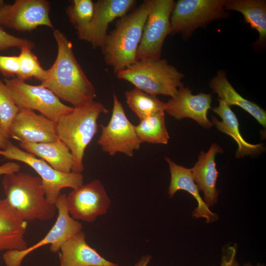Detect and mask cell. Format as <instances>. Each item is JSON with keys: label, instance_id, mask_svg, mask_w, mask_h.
Here are the masks:
<instances>
[{"label": "cell", "instance_id": "obj_34", "mask_svg": "<svg viewBox=\"0 0 266 266\" xmlns=\"http://www.w3.org/2000/svg\"><path fill=\"white\" fill-rule=\"evenodd\" d=\"M151 258V257L150 255L144 256L133 266H147L150 261Z\"/></svg>", "mask_w": 266, "mask_h": 266}, {"label": "cell", "instance_id": "obj_32", "mask_svg": "<svg viewBox=\"0 0 266 266\" xmlns=\"http://www.w3.org/2000/svg\"><path fill=\"white\" fill-rule=\"evenodd\" d=\"M236 244L226 245L223 248L220 266H239L236 260Z\"/></svg>", "mask_w": 266, "mask_h": 266}, {"label": "cell", "instance_id": "obj_12", "mask_svg": "<svg viewBox=\"0 0 266 266\" xmlns=\"http://www.w3.org/2000/svg\"><path fill=\"white\" fill-rule=\"evenodd\" d=\"M50 2L46 0H16L0 7V26L19 32H30L39 26L53 29Z\"/></svg>", "mask_w": 266, "mask_h": 266}, {"label": "cell", "instance_id": "obj_20", "mask_svg": "<svg viewBox=\"0 0 266 266\" xmlns=\"http://www.w3.org/2000/svg\"><path fill=\"white\" fill-rule=\"evenodd\" d=\"M27 227L28 222L15 214L6 199L0 200V252L27 248L24 238Z\"/></svg>", "mask_w": 266, "mask_h": 266}, {"label": "cell", "instance_id": "obj_35", "mask_svg": "<svg viewBox=\"0 0 266 266\" xmlns=\"http://www.w3.org/2000/svg\"><path fill=\"white\" fill-rule=\"evenodd\" d=\"M9 141V140H4L0 138V149H4Z\"/></svg>", "mask_w": 266, "mask_h": 266}, {"label": "cell", "instance_id": "obj_8", "mask_svg": "<svg viewBox=\"0 0 266 266\" xmlns=\"http://www.w3.org/2000/svg\"><path fill=\"white\" fill-rule=\"evenodd\" d=\"M148 16L145 23L136 60L161 59L162 47L170 34V15L175 2L173 0H146Z\"/></svg>", "mask_w": 266, "mask_h": 266}, {"label": "cell", "instance_id": "obj_24", "mask_svg": "<svg viewBox=\"0 0 266 266\" xmlns=\"http://www.w3.org/2000/svg\"><path fill=\"white\" fill-rule=\"evenodd\" d=\"M225 10L241 13L245 21L259 33L252 43L256 48L264 47L266 42V1L264 0H225Z\"/></svg>", "mask_w": 266, "mask_h": 266}, {"label": "cell", "instance_id": "obj_25", "mask_svg": "<svg viewBox=\"0 0 266 266\" xmlns=\"http://www.w3.org/2000/svg\"><path fill=\"white\" fill-rule=\"evenodd\" d=\"M126 102L140 120L161 112H165L166 103L156 96L149 94L136 88L125 93Z\"/></svg>", "mask_w": 266, "mask_h": 266}, {"label": "cell", "instance_id": "obj_6", "mask_svg": "<svg viewBox=\"0 0 266 266\" xmlns=\"http://www.w3.org/2000/svg\"><path fill=\"white\" fill-rule=\"evenodd\" d=\"M225 0H179L175 2L170 18V34L180 33L188 38L198 28L225 18Z\"/></svg>", "mask_w": 266, "mask_h": 266}, {"label": "cell", "instance_id": "obj_37", "mask_svg": "<svg viewBox=\"0 0 266 266\" xmlns=\"http://www.w3.org/2000/svg\"><path fill=\"white\" fill-rule=\"evenodd\" d=\"M4 3V2L2 0H0V7Z\"/></svg>", "mask_w": 266, "mask_h": 266}, {"label": "cell", "instance_id": "obj_21", "mask_svg": "<svg viewBox=\"0 0 266 266\" xmlns=\"http://www.w3.org/2000/svg\"><path fill=\"white\" fill-rule=\"evenodd\" d=\"M24 151L38 157L55 169L68 173L74 166L73 156L66 145L59 139L44 143L19 142Z\"/></svg>", "mask_w": 266, "mask_h": 266}, {"label": "cell", "instance_id": "obj_7", "mask_svg": "<svg viewBox=\"0 0 266 266\" xmlns=\"http://www.w3.org/2000/svg\"><path fill=\"white\" fill-rule=\"evenodd\" d=\"M0 155L23 163L34 169L42 180L47 200L52 204H55L62 189H74L83 184L84 176L81 173L59 171L43 160L14 145L10 141L4 149H0Z\"/></svg>", "mask_w": 266, "mask_h": 266}, {"label": "cell", "instance_id": "obj_16", "mask_svg": "<svg viewBox=\"0 0 266 266\" xmlns=\"http://www.w3.org/2000/svg\"><path fill=\"white\" fill-rule=\"evenodd\" d=\"M211 101L210 94L193 95L189 88L183 86L166 102L165 112L178 120L191 118L203 128L209 129L213 124L208 119L207 113L211 108Z\"/></svg>", "mask_w": 266, "mask_h": 266}, {"label": "cell", "instance_id": "obj_3", "mask_svg": "<svg viewBox=\"0 0 266 266\" xmlns=\"http://www.w3.org/2000/svg\"><path fill=\"white\" fill-rule=\"evenodd\" d=\"M148 16L146 1L120 17L107 33L101 50L105 62L116 73L137 61L136 55Z\"/></svg>", "mask_w": 266, "mask_h": 266}, {"label": "cell", "instance_id": "obj_11", "mask_svg": "<svg viewBox=\"0 0 266 266\" xmlns=\"http://www.w3.org/2000/svg\"><path fill=\"white\" fill-rule=\"evenodd\" d=\"M66 195L61 194L55 205L58 217L47 234L35 244L22 251H5L2 255L7 266H21L24 258L29 254L40 247L50 244L52 253L59 252L62 245L72 236L82 231V225L69 215L66 205Z\"/></svg>", "mask_w": 266, "mask_h": 266}, {"label": "cell", "instance_id": "obj_13", "mask_svg": "<svg viewBox=\"0 0 266 266\" xmlns=\"http://www.w3.org/2000/svg\"><path fill=\"white\" fill-rule=\"evenodd\" d=\"M66 201L71 217L89 222L105 214L111 204L105 188L99 179L73 189L66 195Z\"/></svg>", "mask_w": 266, "mask_h": 266}, {"label": "cell", "instance_id": "obj_2", "mask_svg": "<svg viewBox=\"0 0 266 266\" xmlns=\"http://www.w3.org/2000/svg\"><path fill=\"white\" fill-rule=\"evenodd\" d=\"M5 199L15 214L27 222L54 217L55 205L48 201L39 176L18 171L3 175Z\"/></svg>", "mask_w": 266, "mask_h": 266}, {"label": "cell", "instance_id": "obj_9", "mask_svg": "<svg viewBox=\"0 0 266 266\" xmlns=\"http://www.w3.org/2000/svg\"><path fill=\"white\" fill-rule=\"evenodd\" d=\"M4 82L19 108L37 110L56 123L73 109L62 102L52 91L41 85H31L17 77L4 78Z\"/></svg>", "mask_w": 266, "mask_h": 266}, {"label": "cell", "instance_id": "obj_19", "mask_svg": "<svg viewBox=\"0 0 266 266\" xmlns=\"http://www.w3.org/2000/svg\"><path fill=\"white\" fill-rule=\"evenodd\" d=\"M169 166L171 174L168 194L171 198L179 190H185L191 194L198 202V206L193 212L195 218H203L207 223L217 221L218 216L212 212L206 205L199 194V189L195 183L191 168L178 165L169 158L165 157Z\"/></svg>", "mask_w": 266, "mask_h": 266}, {"label": "cell", "instance_id": "obj_18", "mask_svg": "<svg viewBox=\"0 0 266 266\" xmlns=\"http://www.w3.org/2000/svg\"><path fill=\"white\" fill-rule=\"evenodd\" d=\"M85 237L81 231L62 245L59 251L60 266H119L89 245Z\"/></svg>", "mask_w": 266, "mask_h": 266}, {"label": "cell", "instance_id": "obj_30", "mask_svg": "<svg viewBox=\"0 0 266 266\" xmlns=\"http://www.w3.org/2000/svg\"><path fill=\"white\" fill-rule=\"evenodd\" d=\"M25 46L33 48L34 45L33 42L27 39L17 37L9 33L0 26V51L13 47L21 49Z\"/></svg>", "mask_w": 266, "mask_h": 266}, {"label": "cell", "instance_id": "obj_5", "mask_svg": "<svg viewBox=\"0 0 266 266\" xmlns=\"http://www.w3.org/2000/svg\"><path fill=\"white\" fill-rule=\"evenodd\" d=\"M184 76L164 59L138 60L117 73L118 79L127 81L149 94L171 98L184 86L182 82Z\"/></svg>", "mask_w": 266, "mask_h": 266}, {"label": "cell", "instance_id": "obj_36", "mask_svg": "<svg viewBox=\"0 0 266 266\" xmlns=\"http://www.w3.org/2000/svg\"><path fill=\"white\" fill-rule=\"evenodd\" d=\"M243 266H265L264 264H258L256 266L251 264L249 262L244 263Z\"/></svg>", "mask_w": 266, "mask_h": 266}, {"label": "cell", "instance_id": "obj_4", "mask_svg": "<svg viewBox=\"0 0 266 266\" xmlns=\"http://www.w3.org/2000/svg\"><path fill=\"white\" fill-rule=\"evenodd\" d=\"M109 110L95 100L63 115L56 123L58 138L71 152L74 159L72 172L81 173L84 169L85 151L98 131V119Z\"/></svg>", "mask_w": 266, "mask_h": 266}, {"label": "cell", "instance_id": "obj_17", "mask_svg": "<svg viewBox=\"0 0 266 266\" xmlns=\"http://www.w3.org/2000/svg\"><path fill=\"white\" fill-rule=\"evenodd\" d=\"M223 152L216 143H213L207 152L200 151L197 162L191 168L194 180L199 189L203 192V201L208 207L218 200L219 191L216 188V181L219 173L215 159L217 153Z\"/></svg>", "mask_w": 266, "mask_h": 266}, {"label": "cell", "instance_id": "obj_26", "mask_svg": "<svg viewBox=\"0 0 266 266\" xmlns=\"http://www.w3.org/2000/svg\"><path fill=\"white\" fill-rule=\"evenodd\" d=\"M165 113L161 112L140 120V123L135 126L141 143L167 144L169 135L166 125Z\"/></svg>", "mask_w": 266, "mask_h": 266}, {"label": "cell", "instance_id": "obj_15", "mask_svg": "<svg viewBox=\"0 0 266 266\" xmlns=\"http://www.w3.org/2000/svg\"><path fill=\"white\" fill-rule=\"evenodd\" d=\"M9 138L20 142L44 143L58 139L56 123L33 110L19 108L9 130Z\"/></svg>", "mask_w": 266, "mask_h": 266}, {"label": "cell", "instance_id": "obj_28", "mask_svg": "<svg viewBox=\"0 0 266 266\" xmlns=\"http://www.w3.org/2000/svg\"><path fill=\"white\" fill-rule=\"evenodd\" d=\"M33 48L25 46L20 49L19 69L16 77L22 80L34 77L42 82L46 78L47 70L41 66L39 60L32 52Z\"/></svg>", "mask_w": 266, "mask_h": 266}, {"label": "cell", "instance_id": "obj_29", "mask_svg": "<svg viewBox=\"0 0 266 266\" xmlns=\"http://www.w3.org/2000/svg\"><path fill=\"white\" fill-rule=\"evenodd\" d=\"M95 2L92 0H73L66 13L70 22L78 31L92 21L95 13Z\"/></svg>", "mask_w": 266, "mask_h": 266}, {"label": "cell", "instance_id": "obj_33", "mask_svg": "<svg viewBox=\"0 0 266 266\" xmlns=\"http://www.w3.org/2000/svg\"><path fill=\"white\" fill-rule=\"evenodd\" d=\"M20 166L16 162H8L0 166V175L19 171Z\"/></svg>", "mask_w": 266, "mask_h": 266}, {"label": "cell", "instance_id": "obj_23", "mask_svg": "<svg viewBox=\"0 0 266 266\" xmlns=\"http://www.w3.org/2000/svg\"><path fill=\"white\" fill-rule=\"evenodd\" d=\"M209 86L219 99L229 106L237 105L254 117L264 128L266 126V112L256 103L240 96L228 81L224 70H219L210 81Z\"/></svg>", "mask_w": 266, "mask_h": 266}, {"label": "cell", "instance_id": "obj_27", "mask_svg": "<svg viewBox=\"0 0 266 266\" xmlns=\"http://www.w3.org/2000/svg\"><path fill=\"white\" fill-rule=\"evenodd\" d=\"M19 110L5 84L0 78V138L9 140L10 127Z\"/></svg>", "mask_w": 266, "mask_h": 266}, {"label": "cell", "instance_id": "obj_31", "mask_svg": "<svg viewBox=\"0 0 266 266\" xmlns=\"http://www.w3.org/2000/svg\"><path fill=\"white\" fill-rule=\"evenodd\" d=\"M19 69V56L0 55V72L6 78H15Z\"/></svg>", "mask_w": 266, "mask_h": 266}, {"label": "cell", "instance_id": "obj_22", "mask_svg": "<svg viewBox=\"0 0 266 266\" xmlns=\"http://www.w3.org/2000/svg\"><path fill=\"white\" fill-rule=\"evenodd\" d=\"M219 105L212 109L222 119L220 121L212 116V123L221 132L231 136L238 144L236 152V158H241L245 155H253L260 153L264 150L262 144H252L247 142L241 136L239 130L238 119L231 110L223 100L218 99Z\"/></svg>", "mask_w": 266, "mask_h": 266}, {"label": "cell", "instance_id": "obj_10", "mask_svg": "<svg viewBox=\"0 0 266 266\" xmlns=\"http://www.w3.org/2000/svg\"><path fill=\"white\" fill-rule=\"evenodd\" d=\"M113 108L111 118L106 125H100L101 134L98 143L102 150L110 156L122 153L133 157L141 144L135 126L128 119L122 103L113 94Z\"/></svg>", "mask_w": 266, "mask_h": 266}, {"label": "cell", "instance_id": "obj_1", "mask_svg": "<svg viewBox=\"0 0 266 266\" xmlns=\"http://www.w3.org/2000/svg\"><path fill=\"white\" fill-rule=\"evenodd\" d=\"M53 35L57 55L40 85L74 107L94 100L97 96L95 88L77 62L71 42L58 29L54 30Z\"/></svg>", "mask_w": 266, "mask_h": 266}, {"label": "cell", "instance_id": "obj_14", "mask_svg": "<svg viewBox=\"0 0 266 266\" xmlns=\"http://www.w3.org/2000/svg\"><path fill=\"white\" fill-rule=\"evenodd\" d=\"M134 0H98L95 2L94 17L84 28L77 31L78 38L90 43L94 49H101L110 23L128 14Z\"/></svg>", "mask_w": 266, "mask_h": 266}]
</instances>
